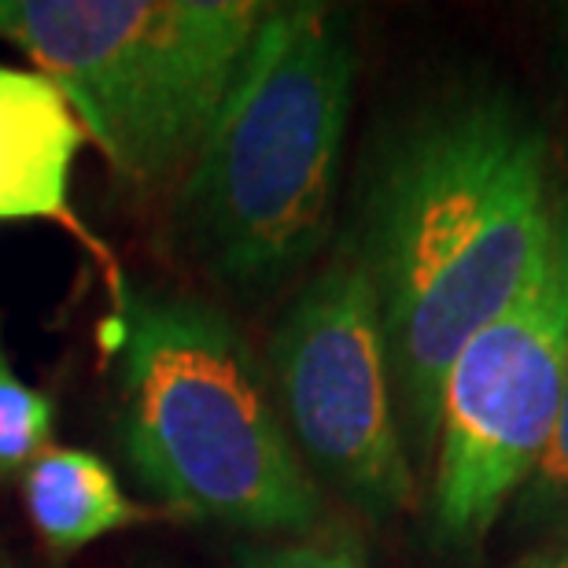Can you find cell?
<instances>
[{
	"label": "cell",
	"mask_w": 568,
	"mask_h": 568,
	"mask_svg": "<svg viewBox=\"0 0 568 568\" xmlns=\"http://www.w3.org/2000/svg\"><path fill=\"white\" fill-rule=\"evenodd\" d=\"M561 181L536 115L465 82L381 141L351 236L377 292L410 462L436 458L443 381L547 244Z\"/></svg>",
	"instance_id": "obj_1"
},
{
	"label": "cell",
	"mask_w": 568,
	"mask_h": 568,
	"mask_svg": "<svg viewBox=\"0 0 568 568\" xmlns=\"http://www.w3.org/2000/svg\"><path fill=\"white\" fill-rule=\"evenodd\" d=\"M358 78L355 22L270 4L214 126L178 181L166 236L233 295H266L325 247Z\"/></svg>",
	"instance_id": "obj_2"
},
{
	"label": "cell",
	"mask_w": 568,
	"mask_h": 568,
	"mask_svg": "<svg viewBox=\"0 0 568 568\" xmlns=\"http://www.w3.org/2000/svg\"><path fill=\"white\" fill-rule=\"evenodd\" d=\"M119 443L174 517L255 536H306L317 480L230 314L196 295H115Z\"/></svg>",
	"instance_id": "obj_3"
},
{
	"label": "cell",
	"mask_w": 568,
	"mask_h": 568,
	"mask_svg": "<svg viewBox=\"0 0 568 568\" xmlns=\"http://www.w3.org/2000/svg\"><path fill=\"white\" fill-rule=\"evenodd\" d=\"M270 4L0 0V38L52 78L133 196L174 192L219 119Z\"/></svg>",
	"instance_id": "obj_4"
},
{
	"label": "cell",
	"mask_w": 568,
	"mask_h": 568,
	"mask_svg": "<svg viewBox=\"0 0 568 568\" xmlns=\"http://www.w3.org/2000/svg\"><path fill=\"white\" fill-rule=\"evenodd\" d=\"M568 392V189L517 295L458 351L443 381L428 536L443 558L480 554L550 447Z\"/></svg>",
	"instance_id": "obj_5"
},
{
	"label": "cell",
	"mask_w": 568,
	"mask_h": 568,
	"mask_svg": "<svg viewBox=\"0 0 568 568\" xmlns=\"http://www.w3.org/2000/svg\"><path fill=\"white\" fill-rule=\"evenodd\" d=\"M270 373L281 422L317 487L369 520L414 503L377 292L351 241L288 303L270 339Z\"/></svg>",
	"instance_id": "obj_6"
},
{
	"label": "cell",
	"mask_w": 568,
	"mask_h": 568,
	"mask_svg": "<svg viewBox=\"0 0 568 568\" xmlns=\"http://www.w3.org/2000/svg\"><path fill=\"white\" fill-rule=\"evenodd\" d=\"M85 138L82 119L74 115L52 78L0 63V225H63L78 244L97 255V263L108 266L111 292L119 295L126 281L111 266L108 247L78 222L71 203L74 159Z\"/></svg>",
	"instance_id": "obj_7"
},
{
	"label": "cell",
	"mask_w": 568,
	"mask_h": 568,
	"mask_svg": "<svg viewBox=\"0 0 568 568\" xmlns=\"http://www.w3.org/2000/svg\"><path fill=\"white\" fill-rule=\"evenodd\" d=\"M19 495L52 561H67L97 539L152 520V509L133 503L115 469L82 447H49L38 454L19 476Z\"/></svg>",
	"instance_id": "obj_8"
},
{
	"label": "cell",
	"mask_w": 568,
	"mask_h": 568,
	"mask_svg": "<svg viewBox=\"0 0 568 568\" xmlns=\"http://www.w3.org/2000/svg\"><path fill=\"white\" fill-rule=\"evenodd\" d=\"M55 403L49 392L19 377L0 333V484L16 480L30 462L52 447Z\"/></svg>",
	"instance_id": "obj_9"
},
{
	"label": "cell",
	"mask_w": 568,
	"mask_h": 568,
	"mask_svg": "<svg viewBox=\"0 0 568 568\" xmlns=\"http://www.w3.org/2000/svg\"><path fill=\"white\" fill-rule=\"evenodd\" d=\"M514 528L525 536L568 539V392L547 454L514 498Z\"/></svg>",
	"instance_id": "obj_10"
},
{
	"label": "cell",
	"mask_w": 568,
	"mask_h": 568,
	"mask_svg": "<svg viewBox=\"0 0 568 568\" xmlns=\"http://www.w3.org/2000/svg\"><path fill=\"white\" fill-rule=\"evenodd\" d=\"M230 568H369L366 547L351 528H314L274 547L241 550Z\"/></svg>",
	"instance_id": "obj_11"
},
{
	"label": "cell",
	"mask_w": 568,
	"mask_h": 568,
	"mask_svg": "<svg viewBox=\"0 0 568 568\" xmlns=\"http://www.w3.org/2000/svg\"><path fill=\"white\" fill-rule=\"evenodd\" d=\"M514 568H568V539H554L542 550L525 554Z\"/></svg>",
	"instance_id": "obj_12"
},
{
	"label": "cell",
	"mask_w": 568,
	"mask_h": 568,
	"mask_svg": "<svg viewBox=\"0 0 568 568\" xmlns=\"http://www.w3.org/2000/svg\"><path fill=\"white\" fill-rule=\"evenodd\" d=\"M11 565H16V554H11L4 542H0V568H11Z\"/></svg>",
	"instance_id": "obj_13"
},
{
	"label": "cell",
	"mask_w": 568,
	"mask_h": 568,
	"mask_svg": "<svg viewBox=\"0 0 568 568\" xmlns=\"http://www.w3.org/2000/svg\"><path fill=\"white\" fill-rule=\"evenodd\" d=\"M565 60H568V11H565Z\"/></svg>",
	"instance_id": "obj_14"
},
{
	"label": "cell",
	"mask_w": 568,
	"mask_h": 568,
	"mask_svg": "<svg viewBox=\"0 0 568 568\" xmlns=\"http://www.w3.org/2000/svg\"><path fill=\"white\" fill-rule=\"evenodd\" d=\"M11 568H22V565H19V561H16V565H11Z\"/></svg>",
	"instance_id": "obj_15"
}]
</instances>
